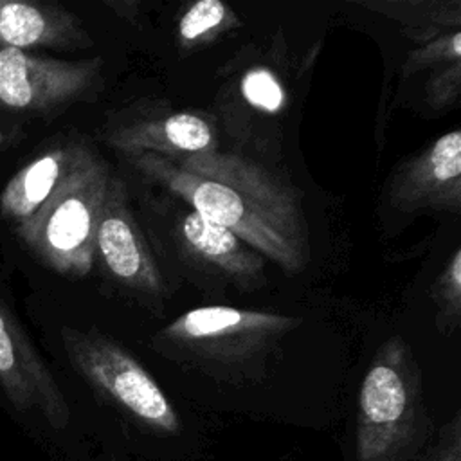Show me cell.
Listing matches in <instances>:
<instances>
[{
  "instance_id": "1",
  "label": "cell",
  "mask_w": 461,
  "mask_h": 461,
  "mask_svg": "<svg viewBox=\"0 0 461 461\" xmlns=\"http://www.w3.org/2000/svg\"><path fill=\"white\" fill-rule=\"evenodd\" d=\"M133 167L184 200L202 218L227 227L286 274L310 261V232L297 193L259 162L211 151L180 160L142 153Z\"/></svg>"
},
{
  "instance_id": "2",
  "label": "cell",
  "mask_w": 461,
  "mask_h": 461,
  "mask_svg": "<svg viewBox=\"0 0 461 461\" xmlns=\"http://www.w3.org/2000/svg\"><path fill=\"white\" fill-rule=\"evenodd\" d=\"M421 373L409 344L393 335L371 358L357 402V459L403 461L421 439Z\"/></svg>"
},
{
  "instance_id": "3",
  "label": "cell",
  "mask_w": 461,
  "mask_h": 461,
  "mask_svg": "<svg viewBox=\"0 0 461 461\" xmlns=\"http://www.w3.org/2000/svg\"><path fill=\"white\" fill-rule=\"evenodd\" d=\"M108 178L106 164L86 146L58 191L32 218L14 227L18 240L41 265L70 279L92 272Z\"/></svg>"
},
{
  "instance_id": "4",
  "label": "cell",
  "mask_w": 461,
  "mask_h": 461,
  "mask_svg": "<svg viewBox=\"0 0 461 461\" xmlns=\"http://www.w3.org/2000/svg\"><path fill=\"white\" fill-rule=\"evenodd\" d=\"M294 315L236 306H198L155 333V348L203 367L243 371L299 326Z\"/></svg>"
},
{
  "instance_id": "5",
  "label": "cell",
  "mask_w": 461,
  "mask_h": 461,
  "mask_svg": "<svg viewBox=\"0 0 461 461\" xmlns=\"http://www.w3.org/2000/svg\"><path fill=\"white\" fill-rule=\"evenodd\" d=\"M59 337L68 362L99 396L157 434L180 432L175 405L126 348L95 328L63 326Z\"/></svg>"
},
{
  "instance_id": "6",
  "label": "cell",
  "mask_w": 461,
  "mask_h": 461,
  "mask_svg": "<svg viewBox=\"0 0 461 461\" xmlns=\"http://www.w3.org/2000/svg\"><path fill=\"white\" fill-rule=\"evenodd\" d=\"M103 59H58L0 47V108L45 115L88 95L101 79Z\"/></svg>"
},
{
  "instance_id": "7",
  "label": "cell",
  "mask_w": 461,
  "mask_h": 461,
  "mask_svg": "<svg viewBox=\"0 0 461 461\" xmlns=\"http://www.w3.org/2000/svg\"><path fill=\"white\" fill-rule=\"evenodd\" d=\"M95 259L122 286L144 295L166 288L160 268L140 230L124 182L110 175L95 232Z\"/></svg>"
},
{
  "instance_id": "8",
  "label": "cell",
  "mask_w": 461,
  "mask_h": 461,
  "mask_svg": "<svg viewBox=\"0 0 461 461\" xmlns=\"http://www.w3.org/2000/svg\"><path fill=\"white\" fill-rule=\"evenodd\" d=\"M0 385L18 411H38L54 429L70 420L68 403L29 335L0 299Z\"/></svg>"
},
{
  "instance_id": "9",
  "label": "cell",
  "mask_w": 461,
  "mask_h": 461,
  "mask_svg": "<svg viewBox=\"0 0 461 461\" xmlns=\"http://www.w3.org/2000/svg\"><path fill=\"white\" fill-rule=\"evenodd\" d=\"M389 203L402 212L421 209L459 214L461 131L443 133L425 149L402 162L389 184Z\"/></svg>"
},
{
  "instance_id": "10",
  "label": "cell",
  "mask_w": 461,
  "mask_h": 461,
  "mask_svg": "<svg viewBox=\"0 0 461 461\" xmlns=\"http://www.w3.org/2000/svg\"><path fill=\"white\" fill-rule=\"evenodd\" d=\"M112 148L130 157L142 153L180 160L218 151L214 124L194 112H171L166 115L137 117L108 130Z\"/></svg>"
},
{
  "instance_id": "11",
  "label": "cell",
  "mask_w": 461,
  "mask_h": 461,
  "mask_svg": "<svg viewBox=\"0 0 461 461\" xmlns=\"http://www.w3.org/2000/svg\"><path fill=\"white\" fill-rule=\"evenodd\" d=\"M92 38L68 9L31 0H0V47L85 49Z\"/></svg>"
},
{
  "instance_id": "12",
  "label": "cell",
  "mask_w": 461,
  "mask_h": 461,
  "mask_svg": "<svg viewBox=\"0 0 461 461\" xmlns=\"http://www.w3.org/2000/svg\"><path fill=\"white\" fill-rule=\"evenodd\" d=\"M178 241L187 256L221 274L241 290L259 283L265 258L227 227L189 211L178 223Z\"/></svg>"
},
{
  "instance_id": "13",
  "label": "cell",
  "mask_w": 461,
  "mask_h": 461,
  "mask_svg": "<svg viewBox=\"0 0 461 461\" xmlns=\"http://www.w3.org/2000/svg\"><path fill=\"white\" fill-rule=\"evenodd\" d=\"M86 144L61 142L20 167L0 193V216L14 227L32 218L67 180Z\"/></svg>"
},
{
  "instance_id": "14",
  "label": "cell",
  "mask_w": 461,
  "mask_h": 461,
  "mask_svg": "<svg viewBox=\"0 0 461 461\" xmlns=\"http://www.w3.org/2000/svg\"><path fill=\"white\" fill-rule=\"evenodd\" d=\"M240 25L241 20L230 5L221 0H198L180 16L176 36L180 47L191 50L218 40Z\"/></svg>"
},
{
  "instance_id": "15",
  "label": "cell",
  "mask_w": 461,
  "mask_h": 461,
  "mask_svg": "<svg viewBox=\"0 0 461 461\" xmlns=\"http://www.w3.org/2000/svg\"><path fill=\"white\" fill-rule=\"evenodd\" d=\"M432 299L438 312V328L452 333L461 319V249H454L432 285Z\"/></svg>"
},
{
  "instance_id": "16",
  "label": "cell",
  "mask_w": 461,
  "mask_h": 461,
  "mask_svg": "<svg viewBox=\"0 0 461 461\" xmlns=\"http://www.w3.org/2000/svg\"><path fill=\"white\" fill-rule=\"evenodd\" d=\"M454 61H461V31L459 29L443 32L414 47L407 54V61L403 65V76H411L421 70H432Z\"/></svg>"
},
{
  "instance_id": "17",
  "label": "cell",
  "mask_w": 461,
  "mask_h": 461,
  "mask_svg": "<svg viewBox=\"0 0 461 461\" xmlns=\"http://www.w3.org/2000/svg\"><path fill=\"white\" fill-rule=\"evenodd\" d=\"M241 94L245 101L263 113H279L286 106V92L277 76L265 68H250L241 79Z\"/></svg>"
},
{
  "instance_id": "18",
  "label": "cell",
  "mask_w": 461,
  "mask_h": 461,
  "mask_svg": "<svg viewBox=\"0 0 461 461\" xmlns=\"http://www.w3.org/2000/svg\"><path fill=\"white\" fill-rule=\"evenodd\" d=\"M461 61L432 68L425 81V101L432 108H445L459 99Z\"/></svg>"
},
{
  "instance_id": "19",
  "label": "cell",
  "mask_w": 461,
  "mask_h": 461,
  "mask_svg": "<svg viewBox=\"0 0 461 461\" xmlns=\"http://www.w3.org/2000/svg\"><path fill=\"white\" fill-rule=\"evenodd\" d=\"M432 461H461V414L456 412L441 430Z\"/></svg>"
},
{
  "instance_id": "20",
  "label": "cell",
  "mask_w": 461,
  "mask_h": 461,
  "mask_svg": "<svg viewBox=\"0 0 461 461\" xmlns=\"http://www.w3.org/2000/svg\"><path fill=\"white\" fill-rule=\"evenodd\" d=\"M110 9H113L115 13H119V11H122L124 9V13L121 14V16H126V18H133L135 14H139L137 11H139V2H104Z\"/></svg>"
}]
</instances>
